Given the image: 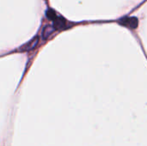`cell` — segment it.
I'll return each mask as SVG.
<instances>
[{
	"mask_svg": "<svg viewBox=\"0 0 147 146\" xmlns=\"http://www.w3.org/2000/svg\"><path fill=\"white\" fill-rule=\"evenodd\" d=\"M39 41H40V37L38 35H36L33 39H31L30 40H28L27 43L23 44L20 47V51H22V52L32 51V50H34L37 46V45L39 44Z\"/></svg>",
	"mask_w": 147,
	"mask_h": 146,
	"instance_id": "obj_3",
	"label": "cell"
},
{
	"mask_svg": "<svg viewBox=\"0 0 147 146\" xmlns=\"http://www.w3.org/2000/svg\"><path fill=\"white\" fill-rule=\"evenodd\" d=\"M118 23L130 29H135L139 25V21L136 17H123L118 21Z\"/></svg>",
	"mask_w": 147,
	"mask_h": 146,
	"instance_id": "obj_2",
	"label": "cell"
},
{
	"mask_svg": "<svg viewBox=\"0 0 147 146\" xmlns=\"http://www.w3.org/2000/svg\"><path fill=\"white\" fill-rule=\"evenodd\" d=\"M55 30V28H54V26L53 27V26H50V25H47V26H46V27H44V28H43V30H42V34H41V35H42V38L44 39V40H46V39H47L53 33V31Z\"/></svg>",
	"mask_w": 147,
	"mask_h": 146,
	"instance_id": "obj_4",
	"label": "cell"
},
{
	"mask_svg": "<svg viewBox=\"0 0 147 146\" xmlns=\"http://www.w3.org/2000/svg\"><path fill=\"white\" fill-rule=\"evenodd\" d=\"M47 16L53 20L54 22V28L55 29H63L65 26V21L64 18H62L61 16H59L55 11H53V9H48L47 11Z\"/></svg>",
	"mask_w": 147,
	"mask_h": 146,
	"instance_id": "obj_1",
	"label": "cell"
}]
</instances>
